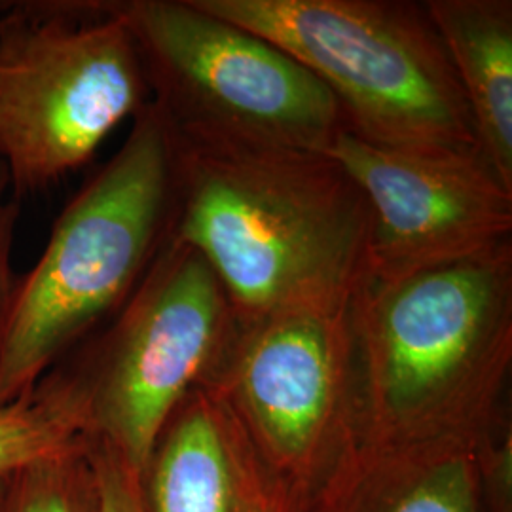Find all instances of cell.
<instances>
[{
    "label": "cell",
    "instance_id": "1",
    "mask_svg": "<svg viewBox=\"0 0 512 512\" xmlns=\"http://www.w3.org/2000/svg\"><path fill=\"white\" fill-rule=\"evenodd\" d=\"M173 135V133H171ZM175 145L169 238L217 275L236 321L346 310L366 277L370 217L325 152Z\"/></svg>",
    "mask_w": 512,
    "mask_h": 512
},
{
    "label": "cell",
    "instance_id": "2",
    "mask_svg": "<svg viewBox=\"0 0 512 512\" xmlns=\"http://www.w3.org/2000/svg\"><path fill=\"white\" fill-rule=\"evenodd\" d=\"M357 435L378 444L482 446L509 420L512 243L349 300Z\"/></svg>",
    "mask_w": 512,
    "mask_h": 512
},
{
    "label": "cell",
    "instance_id": "3",
    "mask_svg": "<svg viewBox=\"0 0 512 512\" xmlns=\"http://www.w3.org/2000/svg\"><path fill=\"white\" fill-rule=\"evenodd\" d=\"M173 211V135L148 103L18 277L0 336V408L33 395L63 355L126 304L171 236Z\"/></svg>",
    "mask_w": 512,
    "mask_h": 512
},
{
    "label": "cell",
    "instance_id": "4",
    "mask_svg": "<svg viewBox=\"0 0 512 512\" xmlns=\"http://www.w3.org/2000/svg\"><path fill=\"white\" fill-rule=\"evenodd\" d=\"M234 329L217 275L169 238L126 304L63 355L33 395L141 475L169 416L211 376Z\"/></svg>",
    "mask_w": 512,
    "mask_h": 512
},
{
    "label": "cell",
    "instance_id": "5",
    "mask_svg": "<svg viewBox=\"0 0 512 512\" xmlns=\"http://www.w3.org/2000/svg\"><path fill=\"white\" fill-rule=\"evenodd\" d=\"M304 65L346 131L408 152H480L425 4L406 0H196ZM482 154V152H480Z\"/></svg>",
    "mask_w": 512,
    "mask_h": 512
},
{
    "label": "cell",
    "instance_id": "6",
    "mask_svg": "<svg viewBox=\"0 0 512 512\" xmlns=\"http://www.w3.org/2000/svg\"><path fill=\"white\" fill-rule=\"evenodd\" d=\"M0 162L21 202L88 164L150 103L135 40L114 0L0 8Z\"/></svg>",
    "mask_w": 512,
    "mask_h": 512
},
{
    "label": "cell",
    "instance_id": "7",
    "mask_svg": "<svg viewBox=\"0 0 512 512\" xmlns=\"http://www.w3.org/2000/svg\"><path fill=\"white\" fill-rule=\"evenodd\" d=\"M114 12L135 40L150 103L177 141L325 152L346 129L317 76L196 0H114Z\"/></svg>",
    "mask_w": 512,
    "mask_h": 512
},
{
    "label": "cell",
    "instance_id": "8",
    "mask_svg": "<svg viewBox=\"0 0 512 512\" xmlns=\"http://www.w3.org/2000/svg\"><path fill=\"white\" fill-rule=\"evenodd\" d=\"M202 385L308 499L359 440L348 308L236 321Z\"/></svg>",
    "mask_w": 512,
    "mask_h": 512
},
{
    "label": "cell",
    "instance_id": "9",
    "mask_svg": "<svg viewBox=\"0 0 512 512\" xmlns=\"http://www.w3.org/2000/svg\"><path fill=\"white\" fill-rule=\"evenodd\" d=\"M325 154L368 207L365 279H401L512 243V188L478 150L408 152L344 129Z\"/></svg>",
    "mask_w": 512,
    "mask_h": 512
},
{
    "label": "cell",
    "instance_id": "10",
    "mask_svg": "<svg viewBox=\"0 0 512 512\" xmlns=\"http://www.w3.org/2000/svg\"><path fill=\"white\" fill-rule=\"evenodd\" d=\"M143 512H308L205 385L169 416L139 475Z\"/></svg>",
    "mask_w": 512,
    "mask_h": 512
},
{
    "label": "cell",
    "instance_id": "11",
    "mask_svg": "<svg viewBox=\"0 0 512 512\" xmlns=\"http://www.w3.org/2000/svg\"><path fill=\"white\" fill-rule=\"evenodd\" d=\"M482 446L357 440L308 499V512H486Z\"/></svg>",
    "mask_w": 512,
    "mask_h": 512
},
{
    "label": "cell",
    "instance_id": "12",
    "mask_svg": "<svg viewBox=\"0 0 512 512\" xmlns=\"http://www.w3.org/2000/svg\"><path fill=\"white\" fill-rule=\"evenodd\" d=\"M452 63L473 120L476 143L512 188V2H423Z\"/></svg>",
    "mask_w": 512,
    "mask_h": 512
},
{
    "label": "cell",
    "instance_id": "13",
    "mask_svg": "<svg viewBox=\"0 0 512 512\" xmlns=\"http://www.w3.org/2000/svg\"><path fill=\"white\" fill-rule=\"evenodd\" d=\"M0 512H101L90 442L0 471Z\"/></svg>",
    "mask_w": 512,
    "mask_h": 512
},
{
    "label": "cell",
    "instance_id": "14",
    "mask_svg": "<svg viewBox=\"0 0 512 512\" xmlns=\"http://www.w3.org/2000/svg\"><path fill=\"white\" fill-rule=\"evenodd\" d=\"M82 440L71 416L35 395L0 408V471Z\"/></svg>",
    "mask_w": 512,
    "mask_h": 512
},
{
    "label": "cell",
    "instance_id": "15",
    "mask_svg": "<svg viewBox=\"0 0 512 512\" xmlns=\"http://www.w3.org/2000/svg\"><path fill=\"white\" fill-rule=\"evenodd\" d=\"M486 512H512L511 423L478 450Z\"/></svg>",
    "mask_w": 512,
    "mask_h": 512
},
{
    "label": "cell",
    "instance_id": "16",
    "mask_svg": "<svg viewBox=\"0 0 512 512\" xmlns=\"http://www.w3.org/2000/svg\"><path fill=\"white\" fill-rule=\"evenodd\" d=\"M99 490L101 512H143L139 475L109 448L90 442Z\"/></svg>",
    "mask_w": 512,
    "mask_h": 512
},
{
    "label": "cell",
    "instance_id": "17",
    "mask_svg": "<svg viewBox=\"0 0 512 512\" xmlns=\"http://www.w3.org/2000/svg\"><path fill=\"white\" fill-rule=\"evenodd\" d=\"M10 192V177L0 162V336L6 325L18 275L12 268V251L16 241L21 205Z\"/></svg>",
    "mask_w": 512,
    "mask_h": 512
}]
</instances>
